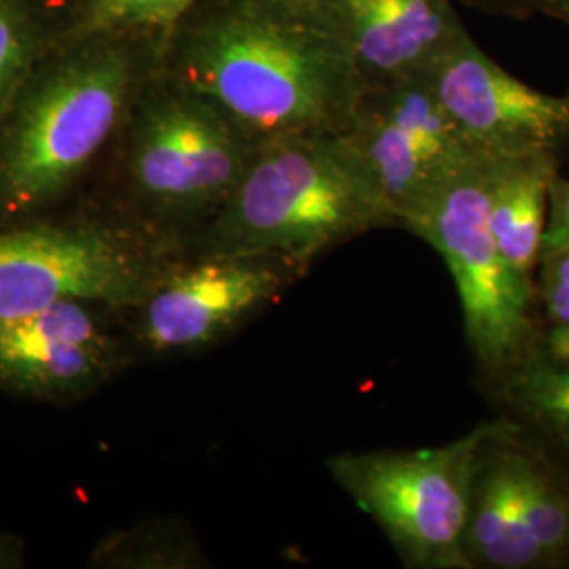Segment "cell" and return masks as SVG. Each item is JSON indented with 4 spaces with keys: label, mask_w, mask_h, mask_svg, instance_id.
Wrapping results in <instances>:
<instances>
[{
    "label": "cell",
    "mask_w": 569,
    "mask_h": 569,
    "mask_svg": "<svg viewBox=\"0 0 569 569\" xmlns=\"http://www.w3.org/2000/svg\"><path fill=\"white\" fill-rule=\"evenodd\" d=\"M180 77L256 142L346 131L361 103L340 34L277 0H237L204 18L186 41Z\"/></svg>",
    "instance_id": "1"
},
{
    "label": "cell",
    "mask_w": 569,
    "mask_h": 569,
    "mask_svg": "<svg viewBox=\"0 0 569 569\" xmlns=\"http://www.w3.org/2000/svg\"><path fill=\"white\" fill-rule=\"evenodd\" d=\"M397 224L346 131L258 142L230 197L197 237L203 256H270L302 274L329 249Z\"/></svg>",
    "instance_id": "2"
},
{
    "label": "cell",
    "mask_w": 569,
    "mask_h": 569,
    "mask_svg": "<svg viewBox=\"0 0 569 569\" xmlns=\"http://www.w3.org/2000/svg\"><path fill=\"white\" fill-rule=\"evenodd\" d=\"M131 61L102 44L41 56L0 121V224L41 216L121 121Z\"/></svg>",
    "instance_id": "3"
},
{
    "label": "cell",
    "mask_w": 569,
    "mask_h": 569,
    "mask_svg": "<svg viewBox=\"0 0 569 569\" xmlns=\"http://www.w3.org/2000/svg\"><path fill=\"white\" fill-rule=\"evenodd\" d=\"M505 159L468 152L399 224L443 258L460 296L468 346L479 366L498 378L531 359L540 336L533 321L536 281L505 260L489 230V199Z\"/></svg>",
    "instance_id": "4"
},
{
    "label": "cell",
    "mask_w": 569,
    "mask_h": 569,
    "mask_svg": "<svg viewBox=\"0 0 569 569\" xmlns=\"http://www.w3.org/2000/svg\"><path fill=\"white\" fill-rule=\"evenodd\" d=\"M178 264L167 239L136 228L0 224V319L61 300L131 310Z\"/></svg>",
    "instance_id": "5"
},
{
    "label": "cell",
    "mask_w": 569,
    "mask_h": 569,
    "mask_svg": "<svg viewBox=\"0 0 569 569\" xmlns=\"http://www.w3.org/2000/svg\"><path fill=\"white\" fill-rule=\"evenodd\" d=\"M489 425L439 448L345 451L327 468L406 566L472 569L465 550L468 496Z\"/></svg>",
    "instance_id": "6"
},
{
    "label": "cell",
    "mask_w": 569,
    "mask_h": 569,
    "mask_svg": "<svg viewBox=\"0 0 569 569\" xmlns=\"http://www.w3.org/2000/svg\"><path fill=\"white\" fill-rule=\"evenodd\" d=\"M256 146L220 108L180 89L146 103L133 124L127 171L157 226L207 224Z\"/></svg>",
    "instance_id": "7"
},
{
    "label": "cell",
    "mask_w": 569,
    "mask_h": 569,
    "mask_svg": "<svg viewBox=\"0 0 569 569\" xmlns=\"http://www.w3.org/2000/svg\"><path fill=\"white\" fill-rule=\"evenodd\" d=\"M302 272L270 256H203L176 266L136 312L138 340L152 352L216 345L281 298Z\"/></svg>",
    "instance_id": "8"
},
{
    "label": "cell",
    "mask_w": 569,
    "mask_h": 569,
    "mask_svg": "<svg viewBox=\"0 0 569 569\" xmlns=\"http://www.w3.org/2000/svg\"><path fill=\"white\" fill-rule=\"evenodd\" d=\"M467 142L496 157L552 152L569 138V100L519 81L456 32L422 68Z\"/></svg>",
    "instance_id": "9"
},
{
    "label": "cell",
    "mask_w": 569,
    "mask_h": 569,
    "mask_svg": "<svg viewBox=\"0 0 569 569\" xmlns=\"http://www.w3.org/2000/svg\"><path fill=\"white\" fill-rule=\"evenodd\" d=\"M114 308L61 300L0 319V388L37 401H74L108 382L124 361Z\"/></svg>",
    "instance_id": "10"
},
{
    "label": "cell",
    "mask_w": 569,
    "mask_h": 569,
    "mask_svg": "<svg viewBox=\"0 0 569 569\" xmlns=\"http://www.w3.org/2000/svg\"><path fill=\"white\" fill-rule=\"evenodd\" d=\"M521 446L519 427L500 418L477 451L465 531L472 569H542L523 523Z\"/></svg>",
    "instance_id": "11"
},
{
    "label": "cell",
    "mask_w": 569,
    "mask_h": 569,
    "mask_svg": "<svg viewBox=\"0 0 569 569\" xmlns=\"http://www.w3.org/2000/svg\"><path fill=\"white\" fill-rule=\"evenodd\" d=\"M329 9L357 68L395 81L427 68L458 32L443 0H329Z\"/></svg>",
    "instance_id": "12"
},
{
    "label": "cell",
    "mask_w": 569,
    "mask_h": 569,
    "mask_svg": "<svg viewBox=\"0 0 569 569\" xmlns=\"http://www.w3.org/2000/svg\"><path fill=\"white\" fill-rule=\"evenodd\" d=\"M557 178L552 152L509 157L489 199V230L505 260L536 281L547 220L550 186Z\"/></svg>",
    "instance_id": "13"
},
{
    "label": "cell",
    "mask_w": 569,
    "mask_h": 569,
    "mask_svg": "<svg viewBox=\"0 0 569 569\" xmlns=\"http://www.w3.org/2000/svg\"><path fill=\"white\" fill-rule=\"evenodd\" d=\"M521 500L523 523L540 568L569 563V479L526 439L521 446Z\"/></svg>",
    "instance_id": "14"
},
{
    "label": "cell",
    "mask_w": 569,
    "mask_h": 569,
    "mask_svg": "<svg viewBox=\"0 0 569 569\" xmlns=\"http://www.w3.org/2000/svg\"><path fill=\"white\" fill-rule=\"evenodd\" d=\"M500 380L509 406L569 451V366L531 357Z\"/></svg>",
    "instance_id": "15"
},
{
    "label": "cell",
    "mask_w": 569,
    "mask_h": 569,
    "mask_svg": "<svg viewBox=\"0 0 569 569\" xmlns=\"http://www.w3.org/2000/svg\"><path fill=\"white\" fill-rule=\"evenodd\" d=\"M201 559L194 538L178 526H146L108 538L91 557L108 568H194Z\"/></svg>",
    "instance_id": "16"
},
{
    "label": "cell",
    "mask_w": 569,
    "mask_h": 569,
    "mask_svg": "<svg viewBox=\"0 0 569 569\" xmlns=\"http://www.w3.org/2000/svg\"><path fill=\"white\" fill-rule=\"evenodd\" d=\"M42 51L41 18L32 0H0V121Z\"/></svg>",
    "instance_id": "17"
},
{
    "label": "cell",
    "mask_w": 569,
    "mask_h": 569,
    "mask_svg": "<svg viewBox=\"0 0 569 569\" xmlns=\"http://www.w3.org/2000/svg\"><path fill=\"white\" fill-rule=\"evenodd\" d=\"M192 4L194 0H87L84 18L89 28L98 30L164 26Z\"/></svg>",
    "instance_id": "18"
},
{
    "label": "cell",
    "mask_w": 569,
    "mask_h": 569,
    "mask_svg": "<svg viewBox=\"0 0 569 569\" xmlns=\"http://www.w3.org/2000/svg\"><path fill=\"white\" fill-rule=\"evenodd\" d=\"M538 298L550 323L569 326V249L542 251L538 262Z\"/></svg>",
    "instance_id": "19"
},
{
    "label": "cell",
    "mask_w": 569,
    "mask_h": 569,
    "mask_svg": "<svg viewBox=\"0 0 569 569\" xmlns=\"http://www.w3.org/2000/svg\"><path fill=\"white\" fill-rule=\"evenodd\" d=\"M569 249V180L559 176L550 186L549 220L542 251Z\"/></svg>",
    "instance_id": "20"
},
{
    "label": "cell",
    "mask_w": 569,
    "mask_h": 569,
    "mask_svg": "<svg viewBox=\"0 0 569 569\" xmlns=\"http://www.w3.org/2000/svg\"><path fill=\"white\" fill-rule=\"evenodd\" d=\"M23 542L16 536H0V569L23 566Z\"/></svg>",
    "instance_id": "21"
},
{
    "label": "cell",
    "mask_w": 569,
    "mask_h": 569,
    "mask_svg": "<svg viewBox=\"0 0 569 569\" xmlns=\"http://www.w3.org/2000/svg\"><path fill=\"white\" fill-rule=\"evenodd\" d=\"M559 2H561V4H563V9H566V11H568V16H569V0H559Z\"/></svg>",
    "instance_id": "22"
}]
</instances>
